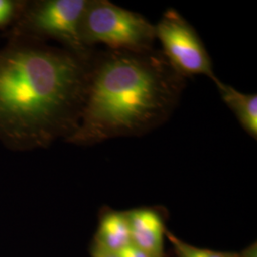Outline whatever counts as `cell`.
<instances>
[{
  "instance_id": "1",
  "label": "cell",
  "mask_w": 257,
  "mask_h": 257,
  "mask_svg": "<svg viewBox=\"0 0 257 257\" xmlns=\"http://www.w3.org/2000/svg\"><path fill=\"white\" fill-rule=\"evenodd\" d=\"M92 55L51 47L1 52L0 136L30 147L71 138L82 114Z\"/></svg>"
},
{
  "instance_id": "2",
  "label": "cell",
  "mask_w": 257,
  "mask_h": 257,
  "mask_svg": "<svg viewBox=\"0 0 257 257\" xmlns=\"http://www.w3.org/2000/svg\"><path fill=\"white\" fill-rule=\"evenodd\" d=\"M185 85L186 79L155 48L93 54L82 114L68 141L94 145L149 134L170 119Z\"/></svg>"
},
{
  "instance_id": "3",
  "label": "cell",
  "mask_w": 257,
  "mask_h": 257,
  "mask_svg": "<svg viewBox=\"0 0 257 257\" xmlns=\"http://www.w3.org/2000/svg\"><path fill=\"white\" fill-rule=\"evenodd\" d=\"M80 37L84 46L103 44L109 50L142 52L154 48L155 25L142 15L108 0H88Z\"/></svg>"
},
{
  "instance_id": "4",
  "label": "cell",
  "mask_w": 257,
  "mask_h": 257,
  "mask_svg": "<svg viewBox=\"0 0 257 257\" xmlns=\"http://www.w3.org/2000/svg\"><path fill=\"white\" fill-rule=\"evenodd\" d=\"M155 30L162 46L161 53L185 79L195 75L207 76L212 81L217 78L202 39L176 10H166Z\"/></svg>"
},
{
  "instance_id": "5",
  "label": "cell",
  "mask_w": 257,
  "mask_h": 257,
  "mask_svg": "<svg viewBox=\"0 0 257 257\" xmlns=\"http://www.w3.org/2000/svg\"><path fill=\"white\" fill-rule=\"evenodd\" d=\"M88 0H48L39 4L31 15V23L39 34L63 43L68 51L89 58L92 50L84 46L80 24Z\"/></svg>"
},
{
  "instance_id": "6",
  "label": "cell",
  "mask_w": 257,
  "mask_h": 257,
  "mask_svg": "<svg viewBox=\"0 0 257 257\" xmlns=\"http://www.w3.org/2000/svg\"><path fill=\"white\" fill-rule=\"evenodd\" d=\"M131 242L150 257H160L163 250L164 225L161 216L150 209L126 213Z\"/></svg>"
},
{
  "instance_id": "7",
  "label": "cell",
  "mask_w": 257,
  "mask_h": 257,
  "mask_svg": "<svg viewBox=\"0 0 257 257\" xmlns=\"http://www.w3.org/2000/svg\"><path fill=\"white\" fill-rule=\"evenodd\" d=\"M222 100L238 120L239 124L249 137L257 138V96L239 92L232 86L222 82L217 77L214 81Z\"/></svg>"
},
{
  "instance_id": "8",
  "label": "cell",
  "mask_w": 257,
  "mask_h": 257,
  "mask_svg": "<svg viewBox=\"0 0 257 257\" xmlns=\"http://www.w3.org/2000/svg\"><path fill=\"white\" fill-rule=\"evenodd\" d=\"M102 248L115 252L131 244V234L126 213L110 212L103 217L99 228Z\"/></svg>"
},
{
  "instance_id": "9",
  "label": "cell",
  "mask_w": 257,
  "mask_h": 257,
  "mask_svg": "<svg viewBox=\"0 0 257 257\" xmlns=\"http://www.w3.org/2000/svg\"><path fill=\"white\" fill-rule=\"evenodd\" d=\"M169 238L173 242L178 257H234L230 254L221 253L209 249L195 248L185 244L179 239L175 238L173 235H169Z\"/></svg>"
},
{
  "instance_id": "10",
  "label": "cell",
  "mask_w": 257,
  "mask_h": 257,
  "mask_svg": "<svg viewBox=\"0 0 257 257\" xmlns=\"http://www.w3.org/2000/svg\"><path fill=\"white\" fill-rule=\"evenodd\" d=\"M112 253L117 257H150L146 252L132 243Z\"/></svg>"
},
{
  "instance_id": "11",
  "label": "cell",
  "mask_w": 257,
  "mask_h": 257,
  "mask_svg": "<svg viewBox=\"0 0 257 257\" xmlns=\"http://www.w3.org/2000/svg\"><path fill=\"white\" fill-rule=\"evenodd\" d=\"M15 5L9 0H0V25L9 21L14 14Z\"/></svg>"
},
{
  "instance_id": "12",
  "label": "cell",
  "mask_w": 257,
  "mask_h": 257,
  "mask_svg": "<svg viewBox=\"0 0 257 257\" xmlns=\"http://www.w3.org/2000/svg\"><path fill=\"white\" fill-rule=\"evenodd\" d=\"M94 257H117L116 255H114L112 252H110L108 250H105L103 248L100 249H97L95 252H94Z\"/></svg>"
}]
</instances>
